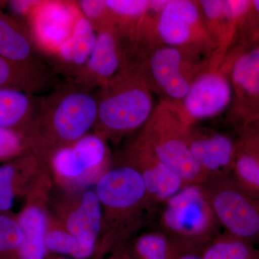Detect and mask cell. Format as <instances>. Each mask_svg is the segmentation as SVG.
Segmentation results:
<instances>
[{
	"label": "cell",
	"instance_id": "6da1fadb",
	"mask_svg": "<svg viewBox=\"0 0 259 259\" xmlns=\"http://www.w3.org/2000/svg\"><path fill=\"white\" fill-rule=\"evenodd\" d=\"M161 232L179 253L202 252L219 223L202 185H189L161 204Z\"/></svg>",
	"mask_w": 259,
	"mask_h": 259
},
{
	"label": "cell",
	"instance_id": "7a4b0ae2",
	"mask_svg": "<svg viewBox=\"0 0 259 259\" xmlns=\"http://www.w3.org/2000/svg\"><path fill=\"white\" fill-rule=\"evenodd\" d=\"M199 56L177 48L142 44L135 48L125 66L133 68L153 93L180 105L194 78L210 63L199 62Z\"/></svg>",
	"mask_w": 259,
	"mask_h": 259
},
{
	"label": "cell",
	"instance_id": "3957f363",
	"mask_svg": "<svg viewBox=\"0 0 259 259\" xmlns=\"http://www.w3.org/2000/svg\"><path fill=\"white\" fill-rule=\"evenodd\" d=\"M190 127L180 105L163 99L145 125L141 141L186 185H203L207 177L190 152Z\"/></svg>",
	"mask_w": 259,
	"mask_h": 259
},
{
	"label": "cell",
	"instance_id": "277c9868",
	"mask_svg": "<svg viewBox=\"0 0 259 259\" xmlns=\"http://www.w3.org/2000/svg\"><path fill=\"white\" fill-rule=\"evenodd\" d=\"M153 94L136 71L125 66L98 89L96 125L112 134L146 125L156 107Z\"/></svg>",
	"mask_w": 259,
	"mask_h": 259
},
{
	"label": "cell",
	"instance_id": "5b68a950",
	"mask_svg": "<svg viewBox=\"0 0 259 259\" xmlns=\"http://www.w3.org/2000/svg\"><path fill=\"white\" fill-rule=\"evenodd\" d=\"M142 34L153 45L177 48L198 55L214 56L219 53L204 25L197 1L168 0L159 13L149 12Z\"/></svg>",
	"mask_w": 259,
	"mask_h": 259
},
{
	"label": "cell",
	"instance_id": "8992f818",
	"mask_svg": "<svg viewBox=\"0 0 259 259\" xmlns=\"http://www.w3.org/2000/svg\"><path fill=\"white\" fill-rule=\"evenodd\" d=\"M92 90L71 81L56 87L40 100L36 113L38 125L47 126L63 142L81 139L97 123V95Z\"/></svg>",
	"mask_w": 259,
	"mask_h": 259
},
{
	"label": "cell",
	"instance_id": "52a82bcc",
	"mask_svg": "<svg viewBox=\"0 0 259 259\" xmlns=\"http://www.w3.org/2000/svg\"><path fill=\"white\" fill-rule=\"evenodd\" d=\"M230 67L231 64L224 59H213L194 78L188 93L179 105L189 125L215 117L231 106L233 90Z\"/></svg>",
	"mask_w": 259,
	"mask_h": 259
},
{
	"label": "cell",
	"instance_id": "ba28073f",
	"mask_svg": "<svg viewBox=\"0 0 259 259\" xmlns=\"http://www.w3.org/2000/svg\"><path fill=\"white\" fill-rule=\"evenodd\" d=\"M225 176L203 184L214 215L233 236L254 238L259 234V211L241 192L227 183Z\"/></svg>",
	"mask_w": 259,
	"mask_h": 259
},
{
	"label": "cell",
	"instance_id": "9c48e42d",
	"mask_svg": "<svg viewBox=\"0 0 259 259\" xmlns=\"http://www.w3.org/2000/svg\"><path fill=\"white\" fill-rule=\"evenodd\" d=\"M80 15L76 2H39L28 18L37 49L53 55L71 36Z\"/></svg>",
	"mask_w": 259,
	"mask_h": 259
},
{
	"label": "cell",
	"instance_id": "30bf717a",
	"mask_svg": "<svg viewBox=\"0 0 259 259\" xmlns=\"http://www.w3.org/2000/svg\"><path fill=\"white\" fill-rule=\"evenodd\" d=\"M231 112L242 120L259 117V46L232 59L230 67Z\"/></svg>",
	"mask_w": 259,
	"mask_h": 259
},
{
	"label": "cell",
	"instance_id": "8fae6325",
	"mask_svg": "<svg viewBox=\"0 0 259 259\" xmlns=\"http://www.w3.org/2000/svg\"><path fill=\"white\" fill-rule=\"evenodd\" d=\"M125 66V54L115 26L97 32V40L90 59L74 79L76 84L94 90L112 79Z\"/></svg>",
	"mask_w": 259,
	"mask_h": 259
},
{
	"label": "cell",
	"instance_id": "7c38bea8",
	"mask_svg": "<svg viewBox=\"0 0 259 259\" xmlns=\"http://www.w3.org/2000/svg\"><path fill=\"white\" fill-rule=\"evenodd\" d=\"M97 195L107 207L125 210L136 207L149 195L142 175L134 166L107 172L99 181Z\"/></svg>",
	"mask_w": 259,
	"mask_h": 259
},
{
	"label": "cell",
	"instance_id": "4fadbf2b",
	"mask_svg": "<svg viewBox=\"0 0 259 259\" xmlns=\"http://www.w3.org/2000/svg\"><path fill=\"white\" fill-rule=\"evenodd\" d=\"M192 156L209 178L225 176L235 161L236 148L228 136L218 133H203L190 126L187 135Z\"/></svg>",
	"mask_w": 259,
	"mask_h": 259
},
{
	"label": "cell",
	"instance_id": "5bb4252c",
	"mask_svg": "<svg viewBox=\"0 0 259 259\" xmlns=\"http://www.w3.org/2000/svg\"><path fill=\"white\" fill-rule=\"evenodd\" d=\"M97 35L92 24L80 15L71 36L50 56L53 69L69 80L74 79L90 59Z\"/></svg>",
	"mask_w": 259,
	"mask_h": 259
},
{
	"label": "cell",
	"instance_id": "9a60e30c",
	"mask_svg": "<svg viewBox=\"0 0 259 259\" xmlns=\"http://www.w3.org/2000/svg\"><path fill=\"white\" fill-rule=\"evenodd\" d=\"M136 153L141 166L136 169L142 175L150 197L156 202L163 203L187 186L141 141L136 147Z\"/></svg>",
	"mask_w": 259,
	"mask_h": 259
},
{
	"label": "cell",
	"instance_id": "2e32d148",
	"mask_svg": "<svg viewBox=\"0 0 259 259\" xmlns=\"http://www.w3.org/2000/svg\"><path fill=\"white\" fill-rule=\"evenodd\" d=\"M106 153V146L101 138L86 135L74 146L61 148L54 156L56 171L62 176L75 177L101 163Z\"/></svg>",
	"mask_w": 259,
	"mask_h": 259
},
{
	"label": "cell",
	"instance_id": "e0dca14e",
	"mask_svg": "<svg viewBox=\"0 0 259 259\" xmlns=\"http://www.w3.org/2000/svg\"><path fill=\"white\" fill-rule=\"evenodd\" d=\"M30 34L0 10V56L17 64L45 66Z\"/></svg>",
	"mask_w": 259,
	"mask_h": 259
},
{
	"label": "cell",
	"instance_id": "ac0fdd59",
	"mask_svg": "<svg viewBox=\"0 0 259 259\" xmlns=\"http://www.w3.org/2000/svg\"><path fill=\"white\" fill-rule=\"evenodd\" d=\"M102 211L97 194L88 192L79 208L70 214L67 228L84 249L93 253L101 227Z\"/></svg>",
	"mask_w": 259,
	"mask_h": 259
},
{
	"label": "cell",
	"instance_id": "d6986e66",
	"mask_svg": "<svg viewBox=\"0 0 259 259\" xmlns=\"http://www.w3.org/2000/svg\"><path fill=\"white\" fill-rule=\"evenodd\" d=\"M50 72L45 66L17 64L0 56V89H13L34 95L52 83Z\"/></svg>",
	"mask_w": 259,
	"mask_h": 259
},
{
	"label": "cell",
	"instance_id": "ffe728a7",
	"mask_svg": "<svg viewBox=\"0 0 259 259\" xmlns=\"http://www.w3.org/2000/svg\"><path fill=\"white\" fill-rule=\"evenodd\" d=\"M18 223L23 235L20 259H45L47 221L44 212L38 207H29L22 213Z\"/></svg>",
	"mask_w": 259,
	"mask_h": 259
},
{
	"label": "cell",
	"instance_id": "44dd1931",
	"mask_svg": "<svg viewBox=\"0 0 259 259\" xmlns=\"http://www.w3.org/2000/svg\"><path fill=\"white\" fill-rule=\"evenodd\" d=\"M40 100L34 95L13 89H0V127L11 128L36 114Z\"/></svg>",
	"mask_w": 259,
	"mask_h": 259
},
{
	"label": "cell",
	"instance_id": "7402d4cb",
	"mask_svg": "<svg viewBox=\"0 0 259 259\" xmlns=\"http://www.w3.org/2000/svg\"><path fill=\"white\" fill-rule=\"evenodd\" d=\"M257 46H259V0H252L246 13L238 22L234 41L228 53L236 56Z\"/></svg>",
	"mask_w": 259,
	"mask_h": 259
},
{
	"label": "cell",
	"instance_id": "603a6c76",
	"mask_svg": "<svg viewBox=\"0 0 259 259\" xmlns=\"http://www.w3.org/2000/svg\"><path fill=\"white\" fill-rule=\"evenodd\" d=\"M137 259H177L179 252L163 233L140 237L134 247Z\"/></svg>",
	"mask_w": 259,
	"mask_h": 259
},
{
	"label": "cell",
	"instance_id": "cb8c5ba5",
	"mask_svg": "<svg viewBox=\"0 0 259 259\" xmlns=\"http://www.w3.org/2000/svg\"><path fill=\"white\" fill-rule=\"evenodd\" d=\"M200 255L202 259H254L244 242L218 236L206 245Z\"/></svg>",
	"mask_w": 259,
	"mask_h": 259
},
{
	"label": "cell",
	"instance_id": "d4e9b609",
	"mask_svg": "<svg viewBox=\"0 0 259 259\" xmlns=\"http://www.w3.org/2000/svg\"><path fill=\"white\" fill-rule=\"evenodd\" d=\"M46 245L47 249L54 253L70 255L76 259L88 258L93 255L82 248L72 235L63 231H54L48 233Z\"/></svg>",
	"mask_w": 259,
	"mask_h": 259
},
{
	"label": "cell",
	"instance_id": "484cf974",
	"mask_svg": "<svg viewBox=\"0 0 259 259\" xmlns=\"http://www.w3.org/2000/svg\"><path fill=\"white\" fill-rule=\"evenodd\" d=\"M76 3L81 14L92 24L97 32L115 26L105 0H81Z\"/></svg>",
	"mask_w": 259,
	"mask_h": 259
},
{
	"label": "cell",
	"instance_id": "4316f807",
	"mask_svg": "<svg viewBox=\"0 0 259 259\" xmlns=\"http://www.w3.org/2000/svg\"><path fill=\"white\" fill-rule=\"evenodd\" d=\"M235 170L243 182L259 190V157L250 150H241L235 158Z\"/></svg>",
	"mask_w": 259,
	"mask_h": 259
},
{
	"label": "cell",
	"instance_id": "83f0119b",
	"mask_svg": "<svg viewBox=\"0 0 259 259\" xmlns=\"http://www.w3.org/2000/svg\"><path fill=\"white\" fill-rule=\"evenodd\" d=\"M23 235L19 223L7 216H0V251L20 248Z\"/></svg>",
	"mask_w": 259,
	"mask_h": 259
},
{
	"label": "cell",
	"instance_id": "f1b7e54d",
	"mask_svg": "<svg viewBox=\"0 0 259 259\" xmlns=\"http://www.w3.org/2000/svg\"><path fill=\"white\" fill-rule=\"evenodd\" d=\"M14 175V168L10 165L0 168V211L8 210L13 206Z\"/></svg>",
	"mask_w": 259,
	"mask_h": 259
},
{
	"label": "cell",
	"instance_id": "f546056e",
	"mask_svg": "<svg viewBox=\"0 0 259 259\" xmlns=\"http://www.w3.org/2000/svg\"><path fill=\"white\" fill-rule=\"evenodd\" d=\"M21 141L11 128L0 127V158L10 157L18 152Z\"/></svg>",
	"mask_w": 259,
	"mask_h": 259
},
{
	"label": "cell",
	"instance_id": "4dcf8cb0",
	"mask_svg": "<svg viewBox=\"0 0 259 259\" xmlns=\"http://www.w3.org/2000/svg\"><path fill=\"white\" fill-rule=\"evenodd\" d=\"M39 2L40 1H13L10 3V6L16 14L23 15L28 18Z\"/></svg>",
	"mask_w": 259,
	"mask_h": 259
},
{
	"label": "cell",
	"instance_id": "1f68e13d",
	"mask_svg": "<svg viewBox=\"0 0 259 259\" xmlns=\"http://www.w3.org/2000/svg\"><path fill=\"white\" fill-rule=\"evenodd\" d=\"M177 259H202V257L199 253H179Z\"/></svg>",
	"mask_w": 259,
	"mask_h": 259
},
{
	"label": "cell",
	"instance_id": "d6a6232c",
	"mask_svg": "<svg viewBox=\"0 0 259 259\" xmlns=\"http://www.w3.org/2000/svg\"><path fill=\"white\" fill-rule=\"evenodd\" d=\"M57 259H66V258H57Z\"/></svg>",
	"mask_w": 259,
	"mask_h": 259
},
{
	"label": "cell",
	"instance_id": "836d02e7",
	"mask_svg": "<svg viewBox=\"0 0 259 259\" xmlns=\"http://www.w3.org/2000/svg\"></svg>",
	"mask_w": 259,
	"mask_h": 259
}]
</instances>
